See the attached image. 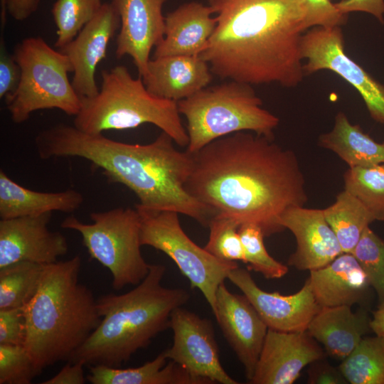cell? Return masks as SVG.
Masks as SVG:
<instances>
[{
  "mask_svg": "<svg viewBox=\"0 0 384 384\" xmlns=\"http://www.w3.org/2000/svg\"><path fill=\"white\" fill-rule=\"evenodd\" d=\"M137 210L142 216V245L152 247L169 257L188 279L191 287L202 293L213 314L217 290L238 264L218 259L196 245L183 231L178 213Z\"/></svg>",
  "mask_w": 384,
  "mask_h": 384,
  "instance_id": "obj_10",
  "label": "cell"
},
{
  "mask_svg": "<svg viewBox=\"0 0 384 384\" xmlns=\"http://www.w3.org/2000/svg\"><path fill=\"white\" fill-rule=\"evenodd\" d=\"M344 190L356 197L375 220H384V164L349 168Z\"/></svg>",
  "mask_w": 384,
  "mask_h": 384,
  "instance_id": "obj_30",
  "label": "cell"
},
{
  "mask_svg": "<svg viewBox=\"0 0 384 384\" xmlns=\"http://www.w3.org/2000/svg\"><path fill=\"white\" fill-rule=\"evenodd\" d=\"M167 361L162 351L152 361L137 368L90 366L86 378L92 384H201L178 364Z\"/></svg>",
  "mask_w": 384,
  "mask_h": 384,
  "instance_id": "obj_26",
  "label": "cell"
},
{
  "mask_svg": "<svg viewBox=\"0 0 384 384\" xmlns=\"http://www.w3.org/2000/svg\"><path fill=\"white\" fill-rule=\"evenodd\" d=\"M26 322L22 308L0 309V344L23 345Z\"/></svg>",
  "mask_w": 384,
  "mask_h": 384,
  "instance_id": "obj_37",
  "label": "cell"
},
{
  "mask_svg": "<svg viewBox=\"0 0 384 384\" xmlns=\"http://www.w3.org/2000/svg\"><path fill=\"white\" fill-rule=\"evenodd\" d=\"M365 309L353 311L350 306H322L306 331L334 358L343 360L370 329Z\"/></svg>",
  "mask_w": 384,
  "mask_h": 384,
  "instance_id": "obj_23",
  "label": "cell"
},
{
  "mask_svg": "<svg viewBox=\"0 0 384 384\" xmlns=\"http://www.w3.org/2000/svg\"><path fill=\"white\" fill-rule=\"evenodd\" d=\"M52 213L0 220V268L28 261L48 265L67 254L66 238L51 231Z\"/></svg>",
  "mask_w": 384,
  "mask_h": 384,
  "instance_id": "obj_14",
  "label": "cell"
},
{
  "mask_svg": "<svg viewBox=\"0 0 384 384\" xmlns=\"http://www.w3.org/2000/svg\"><path fill=\"white\" fill-rule=\"evenodd\" d=\"M240 226L233 218L213 215L208 225L210 234L204 248L218 259L245 263V251L239 234Z\"/></svg>",
  "mask_w": 384,
  "mask_h": 384,
  "instance_id": "obj_33",
  "label": "cell"
},
{
  "mask_svg": "<svg viewBox=\"0 0 384 384\" xmlns=\"http://www.w3.org/2000/svg\"><path fill=\"white\" fill-rule=\"evenodd\" d=\"M213 315L250 381L263 346L267 326L247 298L244 294L230 292L224 282L216 292Z\"/></svg>",
  "mask_w": 384,
  "mask_h": 384,
  "instance_id": "obj_15",
  "label": "cell"
},
{
  "mask_svg": "<svg viewBox=\"0 0 384 384\" xmlns=\"http://www.w3.org/2000/svg\"><path fill=\"white\" fill-rule=\"evenodd\" d=\"M37 375L23 345L0 344V384H29Z\"/></svg>",
  "mask_w": 384,
  "mask_h": 384,
  "instance_id": "obj_35",
  "label": "cell"
},
{
  "mask_svg": "<svg viewBox=\"0 0 384 384\" xmlns=\"http://www.w3.org/2000/svg\"><path fill=\"white\" fill-rule=\"evenodd\" d=\"M318 342L306 331L286 332L268 329L252 384H292L302 370L324 358Z\"/></svg>",
  "mask_w": 384,
  "mask_h": 384,
  "instance_id": "obj_17",
  "label": "cell"
},
{
  "mask_svg": "<svg viewBox=\"0 0 384 384\" xmlns=\"http://www.w3.org/2000/svg\"><path fill=\"white\" fill-rule=\"evenodd\" d=\"M228 279L247 298L268 329L286 332L305 331L320 309L307 279L296 293L282 295L260 288L249 271L239 267Z\"/></svg>",
  "mask_w": 384,
  "mask_h": 384,
  "instance_id": "obj_13",
  "label": "cell"
},
{
  "mask_svg": "<svg viewBox=\"0 0 384 384\" xmlns=\"http://www.w3.org/2000/svg\"><path fill=\"white\" fill-rule=\"evenodd\" d=\"M43 265L21 261L0 268V309L22 308L32 299Z\"/></svg>",
  "mask_w": 384,
  "mask_h": 384,
  "instance_id": "obj_29",
  "label": "cell"
},
{
  "mask_svg": "<svg viewBox=\"0 0 384 384\" xmlns=\"http://www.w3.org/2000/svg\"><path fill=\"white\" fill-rule=\"evenodd\" d=\"M165 272L164 265H151L146 277L132 290L98 298L100 323L68 361L119 368L169 328L172 311L186 304L190 294L164 287Z\"/></svg>",
  "mask_w": 384,
  "mask_h": 384,
  "instance_id": "obj_5",
  "label": "cell"
},
{
  "mask_svg": "<svg viewBox=\"0 0 384 384\" xmlns=\"http://www.w3.org/2000/svg\"><path fill=\"white\" fill-rule=\"evenodd\" d=\"M13 55L21 78L17 88L4 99L14 123L26 122L41 110L57 109L74 117L78 114L81 97L68 79L73 68L64 53L42 38L31 36L17 43Z\"/></svg>",
  "mask_w": 384,
  "mask_h": 384,
  "instance_id": "obj_8",
  "label": "cell"
},
{
  "mask_svg": "<svg viewBox=\"0 0 384 384\" xmlns=\"http://www.w3.org/2000/svg\"><path fill=\"white\" fill-rule=\"evenodd\" d=\"M215 28L199 55L220 79L294 87L305 75L304 0H207Z\"/></svg>",
  "mask_w": 384,
  "mask_h": 384,
  "instance_id": "obj_2",
  "label": "cell"
},
{
  "mask_svg": "<svg viewBox=\"0 0 384 384\" xmlns=\"http://www.w3.org/2000/svg\"><path fill=\"white\" fill-rule=\"evenodd\" d=\"M82 360L75 362L69 361L61 370L52 378L41 382L42 384H84L87 380L85 377Z\"/></svg>",
  "mask_w": 384,
  "mask_h": 384,
  "instance_id": "obj_41",
  "label": "cell"
},
{
  "mask_svg": "<svg viewBox=\"0 0 384 384\" xmlns=\"http://www.w3.org/2000/svg\"><path fill=\"white\" fill-rule=\"evenodd\" d=\"M307 383L309 384H345L348 383L338 367L335 368L324 358L310 364Z\"/></svg>",
  "mask_w": 384,
  "mask_h": 384,
  "instance_id": "obj_39",
  "label": "cell"
},
{
  "mask_svg": "<svg viewBox=\"0 0 384 384\" xmlns=\"http://www.w3.org/2000/svg\"><path fill=\"white\" fill-rule=\"evenodd\" d=\"M102 0H56L51 10L57 28L55 47L61 49L70 42L99 12Z\"/></svg>",
  "mask_w": 384,
  "mask_h": 384,
  "instance_id": "obj_31",
  "label": "cell"
},
{
  "mask_svg": "<svg viewBox=\"0 0 384 384\" xmlns=\"http://www.w3.org/2000/svg\"><path fill=\"white\" fill-rule=\"evenodd\" d=\"M305 75L328 70L342 78L360 94L370 117L384 124V85L375 80L345 52L341 26L313 27L301 41Z\"/></svg>",
  "mask_w": 384,
  "mask_h": 384,
  "instance_id": "obj_11",
  "label": "cell"
},
{
  "mask_svg": "<svg viewBox=\"0 0 384 384\" xmlns=\"http://www.w3.org/2000/svg\"><path fill=\"white\" fill-rule=\"evenodd\" d=\"M306 11V28L321 26L332 28L342 26L346 21L343 14L330 0H304Z\"/></svg>",
  "mask_w": 384,
  "mask_h": 384,
  "instance_id": "obj_36",
  "label": "cell"
},
{
  "mask_svg": "<svg viewBox=\"0 0 384 384\" xmlns=\"http://www.w3.org/2000/svg\"><path fill=\"white\" fill-rule=\"evenodd\" d=\"M335 5L343 14L363 11L372 14L380 23H384V0H341Z\"/></svg>",
  "mask_w": 384,
  "mask_h": 384,
  "instance_id": "obj_40",
  "label": "cell"
},
{
  "mask_svg": "<svg viewBox=\"0 0 384 384\" xmlns=\"http://www.w3.org/2000/svg\"><path fill=\"white\" fill-rule=\"evenodd\" d=\"M280 225L296 238V250L287 263L299 270L321 268L343 252L323 209L292 208L282 215Z\"/></svg>",
  "mask_w": 384,
  "mask_h": 384,
  "instance_id": "obj_19",
  "label": "cell"
},
{
  "mask_svg": "<svg viewBox=\"0 0 384 384\" xmlns=\"http://www.w3.org/2000/svg\"><path fill=\"white\" fill-rule=\"evenodd\" d=\"M239 234L243 245L245 263L248 269L257 272L268 279H279L288 272V267L273 258L264 244L262 229L253 223L242 224Z\"/></svg>",
  "mask_w": 384,
  "mask_h": 384,
  "instance_id": "obj_32",
  "label": "cell"
},
{
  "mask_svg": "<svg viewBox=\"0 0 384 384\" xmlns=\"http://www.w3.org/2000/svg\"><path fill=\"white\" fill-rule=\"evenodd\" d=\"M187 192L213 215L258 225L265 236L281 232L282 215L307 202L295 153L270 138L238 132L191 153Z\"/></svg>",
  "mask_w": 384,
  "mask_h": 384,
  "instance_id": "obj_1",
  "label": "cell"
},
{
  "mask_svg": "<svg viewBox=\"0 0 384 384\" xmlns=\"http://www.w3.org/2000/svg\"><path fill=\"white\" fill-rule=\"evenodd\" d=\"M169 328L173 343L164 351L169 361L185 369L201 384H238L223 367L210 320L183 306L175 309Z\"/></svg>",
  "mask_w": 384,
  "mask_h": 384,
  "instance_id": "obj_12",
  "label": "cell"
},
{
  "mask_svg": "<svg viewBox=\"0 0 384 384\" xmlns=\"http://www.w3.org/2000/svg\"><path fill=\"white\" fill-rule=\"evenodd\" d=\"M83 196L76 190L41 192L28 189L0 171V218L10 219L53 211L72 213L80 208Z\"/></svg>",
  "mask_w": 384,
  "mask_h": 384,
  "instance_id": "obj_24",
  "label": "cell"
},
{
  "mask_svg": "<svg viewBox=\"0 0 384 384\" xmlns=\"http://www.w3.org/2000/svg\"><path fill=\"white\" fill-rule=\"evenodd\" d=\"M252 86L229 80L177 102L187 122L186 150L194 153L213 140L243 131L273 138L279 118L262 107Z\"/></svg>",
  "mask_w": 384,
  "mask_h": 384,
  "instance_id": "obj_7",
  "label": "cell"
},
{
  "mask_svg": "<svg viewBox=\"0 0 384 384\" xmlns=\"http://www.w3.org/2000/svg\"><path fill=\"white\" fill-rule=\"evenodd\" d=\"M1 2V33L4 32L7 16V0H0Z\"/></svg>",
  "mask_w": 384,
  "mask_h": 384,
  "instance_id": "obj_44",
  "label": "cell"
},
{
  "mask_svg": "<svg viewBox=\"0 0 384 384\" xmlns=\"http://www.w3.org/2000/svg\"><path fill=\"white\" fill-rule=\"evenodd\" d=\"M119 28V14L111 3H104L97 15L59 50L71 63V82L80 97H92L99 92L96 69L106 57L108 45Z\"/></svg>",
  "mask_w": 384,
  "mask_h": 384,
  "instance_id": "obj_18",
  "label": "cell"
},
{
  "mask_svg": "<svg viewBox=\"0 0 384 384\" xmlns=\"http://www.w3.org/2000/svg\"><path fill=\"white\" fill-rule=\"evenodd\" d=\"M309 272L311 290L321 307L352 306L362 302L371 287L352 253L343 252L327 265Z\"/></svg>",
  "mask_w": 384,
  "mask_h": 384,
  "instance_id": "obj_22",
  "label": "cell"
},
{
  "mask_svg": "<svg viewBox=\"0 0 384 384\" xmlns=\"http://www.w3.org/2000/svg\"><path fill=\"white\" fill-rule=\"evenodd\" d=\"M90 217L91 223L69 216L60 226L80 233L90 257L110 272L114 289L139 284L151 265L141 252L142 216L137 209L115 208Z\"/></svg>",
  "mask_w": 384,
  "mask_h": 384,
  "instance_id": "obj_9",
  "label": "cell"
},
{
  "mask_svg": "<svg viewBox=\"0 0 384 384\" xmlns=\"http://www.w3.org/2000/svg\"><path fill=\"white\" fill-rule=\"evenodd\" d=\"M21 70L14 55L9 53L5 46L4 36L0 40V98H5L18 87Z\"/></svg>",
  "mask_w": 384,
  "mask_h": 384,
  "instance_id": "obj_38",
  "label": "cell"
},
{
  "mask_svg": "<svg viewBox=\"0 0 384 384\" xmlns=\"http://www.w3.org/2000/svg\"><path fill=\"white\" fill-rule=\"evenodd\" d=\"M213 75L200 55H169L150 59L142 79L151 94L178 102L207 87Z\"/></svg>",
  "mask_w": 384,
  "mask_h": 384,
  "instance_id": "obj_20",
  "label": "cell"
},
{
  "mask_svg": "<svg viewBox=\"0 0 384 384\" xmlns=\"http://www.w3.org/2000/svg\"><path fill=\"white\" fill-rule=\"evenodd\" d=\"M174 143L164 132L149 144H127L63 123L42 130L35 139L41 159L78 157L89 161L109 181L134 193L139 201L137 209L174 211L208 227L213 213L185 188L192 170V154L178 150Z\"/></svg>",
  "mask_w": 384,
  "mask_h": 384,
  "instance_id": "obj_3",
  "label": "cell"
},
{
  "mask_svg": "<svg viewBox=\"0 0 384 384\" xmlns=\"http://www.w3.org/2000/svg\"><path fill=\"white\" fill-rule=\"evenodd\" d=\"M319 144L336 154L349 168L384 164V143L351 124L343 112L336 114L331 130L319 137Z\"/></svg>",
  "mask_w": 384,
  "mask_h": 384,
  "instance_id": "obj_25",
  "label": "cell"
},
{
  "mask_svg": "<svg viewBox=\"0 0 384 384\" xmlns=\"http://www.w3.org/2000/svg\"><path fill=\"white\" fill-rule=\"evenodd\" d=\"M168 0H111L120 18L115 55L132 58L139 76L147 73L150 53L163 39L165 16L162 9Z\"/></svg>",
  "mask_w": 384,
  "mask_h": 384,
  "instance_id": "obj_16",
  "label": "cell"
},
{
  "mask_svg": "<svg viewBox=\"0 0 384 384\" xmlns=\"http://www.w3.org/2000/svg\"><path fill=\"white\" fill-rule=\"evenodd\" d=\"M40 0H7V12L16 21L28 18L38 9Z\"/></svg>",
  "mask_w": 384,
  "mask_h": 384,
  "instance_id": "obj_42",
  "label": "cell"
},
{
  "mask_svg": "<svg viewBox=\"0 0 384 384\" xmlns=\"http://www.w3.org/2000/svg\"><path fill=\"white\" fill-rule=\"evenodd\" d=\"M370 326L375 335L384 336V299L380 302L378 309L373 313Z\"/></svg>",
  "mask_w": 384,
  "mask_h": 384,
  "instance_id": "obj_43",
  "label": "cell"
},
{
  "mask_svg": "<svg viewBox=\"0 0 384 384\" xmlns=\"http://www.w3.org/2000/svg\"><path fill=\"white\" fill-rule=\"evenodd\" d=\"M338 368L348 383L384 384V336L363 338Z\"/></svg>",
  "mask_w": 384,
  "mask_h": 384,
  "instance_id": "obj_28",
  "label": "cell"
},
{
  "mask_svg": "<svg viewBox=\"0 0 384 384\" xmlns=\"http://www.w3.org/2000/svg\"><path fill=\"white\" fill-rule=\"evenodd\" d=\"M81 258L44 265L36 292L22 307L23 346L39 375L69 361L101 321L92 290L79 282Z\"/></svg>",
  "mask_w": 384,
  "mask_h": 384,
  "instance_id": "obj_4",
  "label": "cell"
},
{
  "mask_svg": "<svg viewBox=\"0 0 384 384\" xmlns=\"http://www.w3.org/2000/svg\"><path fill=\"white\" fill-rule=\"evenodd\" d=\"M210 6L185 3L165 16L164 36L154 48L153 58L169 55H199L217 23Z\"/></svg>",
  "mask_w": 384,
  "mask_h": 384,
  "instance_id": "obj_21",
  "label": "cell"
},
{
  "mask_svg": "<svg viewBox=\"0 0 384 384\" xmlns=\"http://www.w3.org/2000/svg\"><path fill=\"white\" fill-rule=\"evenodd\" d=\"M352 254L365 272L379 302L384 299V240L367 227Z\"/></svg>",
  "mask_w": 384,
  "mask_h": 384,
  "instance_id": "obj_34",
  "label": "cell"
},
{
  "mask_svg": "<svg viewBox=\"0 0 384 384\" xmlns=\"http://www.w3.org/2000/svg\"><path fill=\"white\" fill-rule=\"evenodd\" d=\"M99 92L81 97V108L73 125L90 134L107 130L136 128L152 124L169 135L178 146L189 142L177 102L157 97L146 89L143 79L134 78L124 65H116L101 73Z\"/></svg>",
  "mask_w": 384,
  "mask_h": 384,
  "instance_id": "obj_6",
  "label": "cell"
},
{
  "mask_svg": "<svg viewBox=\"0 0 384 384\" xmlns=\"http://www.w3.org/2000/svg\"><path fill=\"white\" fill-rule=\"evenodd\" d=\"M323 212L343 252L352 253L364 230L375 221L361 202L345 190Z\"/></svg>",
  "mask_w": 384,
  "mask_h": 384,
  "instance_id": "obj_27",
  "label": "cell"
}]
</instances>
